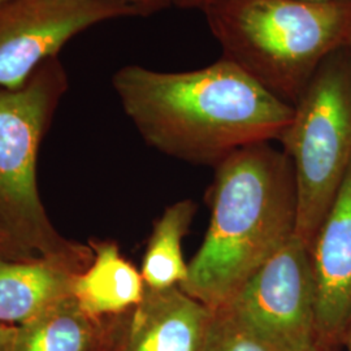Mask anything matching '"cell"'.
Returning a JSON list of instances; mask_svg holds the SVG:
<instances>
[{"mask_svg":"<svg viewBox=\"0 0 351 351\" xmlns=\"http://www.w3.org/2000/svg\"><path fill=\"white\" fill-rule=\"evenodd\" d=\"M112 84L143 139L188 163L216 167L242 147L278 141L293 117V106L224 58L186 72L128 65Z\"/></svg>","mask_w":351,"mask_h":351,"instance_id":"cell-1","label":"cell"},{"mask_svg":"<svg viewBox=\"0 0 351 351\" xmlns=\"http://www.w3.org/2000/svg\"><path fill=\"white\" fill-rule=\"evenodd\" d=\"M215 168L210 226L180 287L211 310L232 301L297 226L295 177L284 151L255 143Z\"/></svg>","mask_w":351,"mask_h":351,"instance_id":"cell-2","label":"cell"},{"mask_svg":"<svg viewBox=\"0 0 351 351\" xmlns=\"http://www.w3.org/2000/svg\"><path fill=\"white\" fill-rule=\"evenodd\" d=\"M203 13L221 58L290 106L351 39V0H215Z\"/></svg>","mask_w":351,"mask_h":351,"instance_id":"cell-3","label":"cell"},{"mask_svg":"<svg viewBox=\"0 0 351 351\" xmlns=\"http://www.w3.org/2000/svg\"><path fill=\"white\" fill-rule=\"evenodd\" d=\"M293 164L297 188L295 236L308 247L351 163V50L330 53L293 104L278 139Z\"/></svg>","mask_w":351,"mask_h":351,"instance_id":"cell-4","label":"cell"},{"mask_svg":"<svg viewBox=\"0 0 351 351\" xmlns=\"http://www.w3.org/2000/svg\"><path fill=\"white\" fill-rule=\"evenodd\" d=\"M52 98L53 82L46 73L23 88L0 90V217L20 243L71 268L72 258L86 252L58 237L38 195V147Z\"/></svg>","mask_w":351,"mask_h":351,"instance_id":"cell-5","label":"cell"},{"mask_svg":"<svg viewBox=\"0 0 351 351\" xmlns=\"http://www.w3.org/2000/svg\"><path fill=\"white\" fill-rule=\"evenodd\" d=\"M275 351H330L316 323L310 247L295 234L226 304Z\"/></svg>","mask_w":351,"mask_h":351,"instance_id":"cell-6","label":"cell"},{"mask_svg":"<svg viewBox=\"0 0 351 351\" xmlns=\"http://www.w3.org/2000/svg\"><path fill=\"white\" fill-rule=\"evenodd\" d=\"M123 0H5L0 3V88H23L38 65L90 26L146 14Z\"/></svg>","mask_w":351,"mask_h":351,"instance_id":"cell-7","label":"cell"},{"mask_svg":"<svg viewBox=\"0 0 351 351\" xmlns=\"http://www.w3.org/2000/svg\"><path fill=\"white\" fill-rule=\"evenodd\" d=\"M316 323L324 348L343 345L351 322V163L310 246Z\"/></svg>","mask_w":351,"mask_h":351,"instance_id":"cell-8","label":"cell"},{"mask_svg":"<svg viewBox=\"0 0 351 351\" xmlns=\"http://www.w3.org/2000/svg\"><path fill=\"white\" fill-rule=\"evenodd\" d=\"M126 315L117 351H202L213 310L180 287L147 288Z\"/></svg>","mask_w":351,"mask_h":351,"instance_id":"cell-9","label":"cell"},{"mask_svg":"<svg viewBox=\"0 0 351 351\" xmlns=\"http://www.w3.org/2000/svg\"><path fill=\"white\" fill-rule=\"evenodd\" d=\"M94 259L84 274H75L72 297L93 319L124 315L141 303L146 284L141 271L128 262L113 242L93 243Z\"/></svg>","mask_w":351,"mask_h":351,"instance_id":"cell-10","label":"cell"},{"mask_svg":"<svg viewBox=\"0 0 351 351\" xmlns=\"http://www.w3.org/2000/svg\"><path fill=\"white\" fill-rule=\"evenodd\" d=\"M69 267L47 259L37 263L0 261V323L21 326L72 295Z\"/></svg>","mask_w":351,"mask_h":351,"instance_id":"cell-11","label":"cell"},{"mask_svg":"<svg viewBox=\"0 0 351 351\" xmlns=\"http://www.w3.org/2000/svg\"><path fill=\"white\" fill-rule=\"evenodd\" d=\"M197 206L191 199L176 202L156 220L142 261L141 274L152 290L181 287L189 274L182 241L189 233Z\"/></svg>","mask_w":351,"mask_h":351,"instance_id":"cell-12","label":"cell"},{"mask_svg":"<svg viewBox=\"0 0 351 351\" xmlns=\"http://www.w3.org/2000/svg\"><path fill=\"white\" fill-rule=\"evenodd\" d=\"M95 337V319L71 295L19 326L13 351H88Z\"/></svg>","mask_w":351,"mask_h":351,"instance_id":"cell-13","label":"cell"},{"mask_svg":"<svg viewBox=\"0 0 351 351\" xmlns=\"http://www.w3.org/2000/svg\"><path fill=\"white\" fill-rule=\"evenodd\" d=\"M202 351H275L258 339L228 307L213 310Z\"/></svg>","mask_w":351,"mask_h":351,"instance_id":"cell-14","label":"cell"},{"mask_svg":"<svg viewBox=\"0 0 351 351\" xmlns=\"http://www.w3.org/2000/svg\"><path fill=\"white\" fill-rule=\"evenodd\" d=\"M17 326L0 323V351H13L17 336Z\"/></svg>","mask_w":351,"mask_h":351,"instance_id":"cell-15","label":"cell"},{"mask_svg":"<svg viewBox=\"0 0 351 351\" xmlns=\"http://www.w3.org/2000/svg\"><path fill=\"white\" fill-rule=\"evenodd\" d=\"M123 1H128V3L139 5L147 13L151 12V11H156L159 8H163L165 5L173 3V0H123Z\"/></svg>","mask_w":351,"mask_h":351,"instance_id":"cell-16","label":"cell"},{"mask_svg":"<svg viewBox=\"0 0 351 351\" xmlns=\"http://www.w3.org/2000/svg\"><path fill=\"white\" fill-rule=\"evenodd\" d=\"M215 0H173V4L186 10H201L204 11Z\"/></svg>","mask_w":351,"mask_h":351,"instance_id":"cell-17","label":"cell"},{"mask_svg":"<svg viewBox=\"0 0 351 351\" xmlns=\"http://www.w3.org/2000/svg\"><path fill=\"white\" fill-rule=\"evenodd\" d=\"M343 345L348 346V350L351 351V322L349 324V328L346 330V335H345V339H343Z\"/></svg>","mask_w":351,"mask_h":351,"instance_id":"cell-18","label":"cell"},{"mask_svg":"<svg viewBox=\"0 0 351 351\" xmlns=\"http://www.w3.org/2000/svg\"><path fill=\"white\" fill-rule=\"evenodd\" d=\"M306 3H333V1H342V0H300Z\"/></svg>","mask_w":351,"mask_h":351,"instance_id":"cell-19","label":"cell"},{"mask_svg":"<svg viewBox=\"0 0 351 351\" xmlns=\"http://www.w3.org/2000/svg\"><path fill=\"white\" fill-rule=\"evenodd\" d=\"M348 46H349V47H350V50H351V39H350V42H349V45H348Z\"/></svg>","mask_w":351,"mask_h":351,"instance_id":"cell-20","label":"cell"},{"mask_svg":"<svg viewBox=\"0 0 351 351\" xmlns=\"http://www.w3.org/2000/svg\"><path fill=\"white\" fill-rule=\"evenodd\" d=\"M3 1H5V0H0V3H3Z\"/></svg>","mask_w":351,"mask_h":351,"instance_id":"cell-21","label":"cell"}]
</instances>
